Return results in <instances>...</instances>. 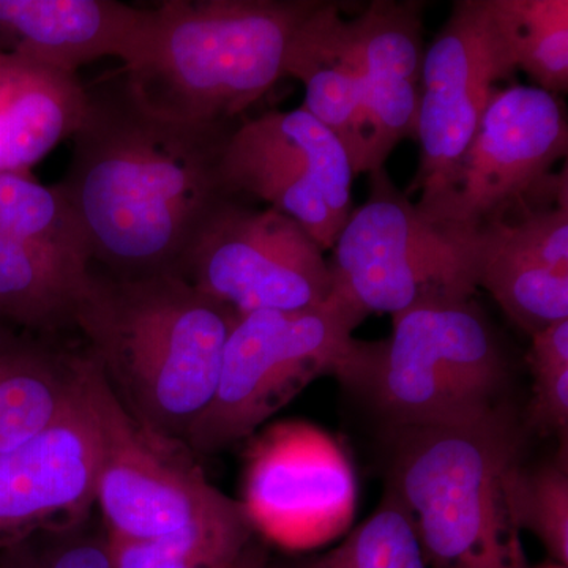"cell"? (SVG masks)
<instances>
[{
    "label": "cell",
    "instance_id": "cell-29",
    "mask_svg": "<svg viewBox=\"0 0 568 568\" xmlns=\"http://www.w3.org/2000/svg\"><path fill=\"white\" fill-rule=\"evenodd\" d=\"M9 52L0 50V65L9 59Z\"/></svg>",
    "mask_w": 568,
    "mask_h": 568
},
{
    "label": "cell",
    "instance_id": "cell-4",
    "mask_svg": "<svg viewBox=\"0 0 568 568\" xmlns=\"http://www.w3.org/2000/svg\"><path fill=\"white\" fill-rule=\"evenodd\" d=\"M521 446L503 406L454 424L392 426L387 489L433 568H528L508 491Z\"/></svg>",
    "mask_w": 568,
    "mask_h": 568
},
{
    "label": "cell",
    "instance_id": "cell-2",
    "mask_svg": "<svg viewBox=\"0 0 568 568\" xmlns=\"http://www.w3.org/2000/svg\"><path fill=\"white\" fill-rule=\"evenodd\" d=\"M239 315L175 275H95L74 317L111 390L138 425L185 446L211 405Z\"/></svg>",
    "mask_w": 568,
    "mask_h": 568
},
{
    "label": "cell",
    "instance_id": "cell-27",
    "mask_svg": "<svg viewBox=\"0 0 568 568\" xmlns=\"http://www.w3.org/2000/svg\"><path fill=\"white\" fill-rule=\"evenodd\" d=\"M272 558L263 544L252 538L227 568H271Z\"/></svg>",
    "mask_w": 568,
    "mask_h": 568
},
{
    "label": "cell",
    "instance_id": "cell-1",
    "mask_svg": "<svg viewBox=\"0 0 568 568\" xmlns=\"http://www.w3.org/2000/svg\"><path fill=\"white\" fill-rule=\"evenodd\" d=\"M237 123L189 125L141 106L125 78L89 91L59 183L80 220L92 263L112 278L185 274L204 224L235 196L223 155Z\"/></svg>",
    "mask_w": 568,
    "mask_h": 568
},
{
    "label": "cell",
    "instance_id": "cell-23",
    "mask_svg": "<svg viewBox=\"0 0 568 568\" xmlns=\"http://www.w3.org/2000/svg\"><path fill=\"white\" fill-rule=\"evenodd\" d=\"M11 568H114L106 530L91 518L73 528L52 530L10 548Z\"/></svg>",
    "mask_w": 568,
    "mask_h": 568
},
{
    "label": "cell",
    "instance_id": "cell-11",
    "mask_svg": "<svg viewBox=\"0 0 568 568\" xmlns=\"http://www.w3.org/2000/svg\"><path fill=\"white\" fill-rule=\"evenodd\" d=\"M233 196L250 194L332 250L353 212L354 170L343 142L304 108L237 123L223 155Z\"/></svg>",
    "mask_w": 568,
    "mask_h": 568
},
{
    "label": "cell",
    "instance_id": "cell-21",
    "mask_svg": "<svg viewBox=\"0 0 568 568\" xmlns=\"http://www.w3.org/2000/svg\"><path fill=\"white\" fill-rule=\"evenodd\" d=\"M271 568H433L405 507L386 489L379 507L335 548Z\"/></svg>",
    "mask_w": 568,
    "mask_h": 568
},
{
    "label": "cell",
    "instance_id": "cell-24",
    "mask_svg": "<svg viewBox=\"0 0 568 568\" xmlns=\"http://www.w3.org/2000/svg\"><path fill=\"white\" fill-rule=\"evenodd\" d=\"M106 537L114 568H227L234 562L223 564L171 545L126 540L108 534Z\"/></svg>",
    "mask_w": 568,
    "mask_h": 568
},
{
    "label": "cell",
    "instance_id": "cell-5",
    "mask_svg": "<svg viewBox=\"0 0 568 568\" xmlns=\"http://www.w3.org/2000/svg\"><path fill=\"white\" fill-rule=\"evenodd\" d=\"M323 0H170L148 51L123 71L144 110L189 125H230L286 77L295 33Z\"/></svg>",
    "mask_w": 568,
    "mask_h": 568
},
{
    "label": "cell",
    "instance_id": "cell-26",
    "mask_svg": "<svg viewBox=\"0 0 568 568\" xmlns=\"http://www.w3.org/2000/svg\"><path fill=\"white\" fill-rule=\"evenodd\" d=\"M528 362L532 376L568 368V320L549 324L532 335Z\"/></svg>",
    "mask_w": 568,
    "mask_h": 568
},
{
    "label": "cell",
    "instance_id": "cell-19",
    "mask_svg": "<svg viewBox=\"0 0 568 568\" xmlns=\"http://www.w3.org/2000/svg\"><path fill=\"white\" fill-rule=\"evenodd\" d=\"M493 17L507 41L517 70L536 88L568 91L567 0H489Z\"/></svg>",
    "mask_w": 568,
    "mask_h": 568
},
{
    "label": "cell",
    "instance_id": "cell-22",
    "mask_svg": "<svg viewBox=\"0 0 568 568\" xmlns=\"http://www.w3.org/2000/svg\"><path fill=\"white\" fill-rule=\"evenodd\" d=\"M510 503L518 528L538 538L549 556L568 566L567 458L538 467L519 463L510 478Z\"/></svg>",
    "mask_w": 568,
    "mask_h": 568
},
{
    "label": "cell",
    "instance_id": "cell-7",
    "mask_svg": "<svg viewBox=\"0 0 568 568\" xmlns=\"http://www.w3.org/2000/svg\"><path fill=\"white\" fill-rule=\"evenodd\" d=\"M338 379L392 426L454 424L499 406L508 362L474 297L446 298L392 316L387 339H357Z\"/></svg>",
    "mask_w": 568,
    "mask_h": 568
},
{
    "label": "cell",
    "instance_id": "cell-25",
    "mask_svg": "<svg viewBox=\"0 0 568 568\" xmlns=\"http://www.w3.org/2000/svg\"><path fill=\"white\" fill-rule=\"evenodd\" d=\"M529 424L541 432L567 436L568 368L548 375L534 376Z\"/></svg>",
    "mask_w": 568,
    "mask_h": 568
},
{
    "label": "cell",
    "instance_id": "cell-6",
    "mask_svg": "<svg viewBox=\"0 0 568 568\" xmlns=\"http://www.w3.org/2000/svg\"><path fill=\"white\" fill-rule=\"evenodd\" d=\"M82 387L99 436L95 507L108 536L233 562L254 537L244 504L213 487L182 444L138 425L88 353Z\"/></svg>",
    "mask_w": 568,
    "mask_h": 568
},
{
    "label": "cell",
    "instance_id": "cell-16",
    "mask_svg": "<svg viewBox=\"0 0 568 568\" xmlns=\"http://www.w3.org/2000/svg\"><path fill=\"white\" fill-rule=\"evenodd\" d=\"M156 9L115 0H0V39L14 58L73 73L118 58L134 65L148 51Z\"/></svg>",
    "mask_w": 568,
    "mask_h": 568
},
{
    "label": "cell",
    "instance_id": "cell-10",
    "mask_svg": "<svg viewBox=\"0 0 568 568\" xmlns=\"http://www.w3.org/2000/svg\"><path fill=\"white\" fill-rule=\"evenodd\" d=\"M183 278L239 316L315 308L332 295L328 261L304 227L275 209L246 207L239 197L204 224Z\"/></svg>",
    "mask_w": 568,
    "mask_h": 568
},
{
    "label": "cell",
    "instance_id": "cell-28",
    "mask_svg": "<svg viewBox=\"0 0 568 568\" xmlns=\"http://www.w3.org/2000/svg\"><path fill=\"white\" fill-rule=\"evenodd\" d=\"M0 568H11L9 549H6V551H0Z\"/></svg>",
    "mask_w": 568,
    "mask_h": 568
},
{
    "label": "cell",
    "instance_id": "cell-20",
    "mask_svg": "<svg viewBox=\"0 0 568 568\" xmlns=\"http://www.w3.org/2000/svg\"><path fill=\"white\" fill-rule=\"evenodd\" d=\"M491 227L495 241L478 287L487 290L508 320L530 336L568 320V275L500 245Z\"/></svg>",
    "mask_w": 568,
    "mask_h": 568
},
{
    "label": "cell",
    "instance_id": "cell-3",
    "mask_svg": "<svg viewBox=\"0 0 568 568\" xmlns=\"http://www.w3.org/2000/svg\"><path fill=\"white\" fill-rule=\"evenodd\" d=\"M424 2L375 0L346 20L321 2L295 33L286 77L304 84V110L345 145L354 175L386 164L416 140L425 58Z\"/></svg>",
    "mask_w": 568,
    "mask_h": 568
},
{
    "label": "cell",
    "instance_id": "cell-30",
    "mask_svg": "<svg viewBox=\"0 0 568 568\" xmlns=\"http://www.w3.org/2000/svg\"><path fill=\"white\" fill-rule=\"evenodd\" d=\"M558 568H566V567H558Z\"/></svg>",
    "mask_w": 568,
    "mask_h": 568
},
{
    "label": "cell",
    "instance_id": "cell-8",
    "mask_svg": "<svg viewBox=\"0 0 568 568\" xmlns=\"http://www.w3.org/2000/svg\"><path fill=\"white\" fill-rule=\"evenodd\" d=\"M495 241L491 226L433 222L386 168L369 173L368 197L332 246V295L362 317L476 295Z\"/></svg>",
    "mask_w": 568,
    "mask_h": 568
},
{
    "label": "cell",
    "instance_id": "cell-13",
    "mask_svg": "<svg viewBox=\"0 0 568 568\" xmlns=\"http://www.w3.org/2000/svg\"><path fill=\"white\" fill-rule=\"evenodd\" d=\"M517 71L489 0H457L422 69L416 140L420 163L406 190L432 200L476 136L496 82Z\"/></svg>",
    "mask_w": 568,
    "mask_h": 568
},
{
    "label": "cell",
    "instance_id": "cell-18",
    "mask_svg": "<svg viewBox=\"0 0 568 568\" xmlns=\"http://www.w3.org/2000/svg\"><path fill=\"white\" fill-rule=\"evenodd\" d=\"M84 354L0 321V457L50 428L81 388Z\"/></svg>",
    "mask_w": 568,
    "mask_h": 568
},
{
    "label": "cell",
    "instance_id": "cell-12",
    "mask_svg": "<svg viewBox=\"0 0 568 568\" xmlns=\"http://www.w3.org/2000/svg\"><path fill=\"white\" fill-rule=\"evenodd\" d=\"M567 152L559 95L536 85L497 89L457 166L417 209L433 222L485 230L525 200Z\"/></svg>",
    "mask_w": 568,
    "mask_h": 568
},
{
    "label": "cell",
    "instance_id": "cell-9",
    "mask_svg": "<svg viewBox=\"0 0 568 568\" xmlns=\"http://www.w3.org/2000/svg\"><path fill=\"white\" fill-rule=\"evenodd\" d=\"M364 321L334 295L315 308L239 316L224 346L215 395L185 447L219 454L256 433L316 377L338 376Z\"/></svg>",
    "mask_w": 568,
    "mask_h": 568
},
{
    "label": "cell",
    "instance_id": "cell-15",
    "mask_svg": "<svg viewBox=\"0 0 568 568\" xmlns=\"http://www.w3.org/2000/svg\"><path fill=\"white\" fill-rule=\"evenodd\" d=\"M97 463L99 436L81 376L80 394L67 413L0 457V551L88 521L95 507Z\"/></svg>",
    "mask_w": 568,
    "mask_h": 568
},
{
    "label": "cell",
    "instance_id": "cell-14",
    "mask_svg": "<svg viewBox=\"0 0 568 568\" xmlns=\"http://www.w3.org/2000/svg\"><path fill=\"white\" fill-rule=\"evenodd\" d=\"M244 504L254 532L286 545L312 544L353 515V470L342 448L320 429L286 422L250 447Z\"/></svg>",
    "mask_w": 568,
    "mask_h": 568
},
{
    "label": "cell",
    "instance_id": "cell-17",
    "mask_svg": "<svg viewBox=\"0 0 568 568\" xmlns=\"http://www.w3.org/2000/svg\"><path fill=\"white\" fill-rule=\"evenodd\" d=\"M88 89L77 74L9 55L0 65V173L33 164L80 129Z\"/></svg>",
    "mask_w": 568,
    "mask_h": 568
}]
</instances>
